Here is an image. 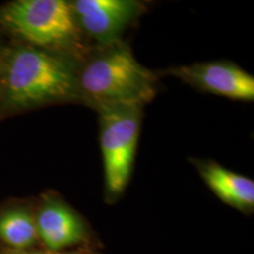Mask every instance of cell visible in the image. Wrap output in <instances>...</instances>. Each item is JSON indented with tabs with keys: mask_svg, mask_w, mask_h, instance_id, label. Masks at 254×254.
<instances>
[{
	"mask_svg": "<svg viewBox=\"0 0 254 254\" xmlns=\"http://www.w3.org/2000/svg\"><path fill=\"white\" fill-rule=\"evenodd\" d=\"M0 21L15 36L41 50L80 46L71 4L64 0H18L0 11Z\"/></svg>",
	"mask_w": 254,
	"mask_h": 254,
	"instance_id": "cell-3",
	"label": "cell"
},
{
	"mask_svg": "<svg viewBox=\"0 0 254 254\" xmlns=\"http://www.w3.org/2000/svg\"><path fill=\"white\" fill-rule=\"evenodd\" d=\"M200 177L225 204L240 211H250L254 206V182L232 172L213 161L196 163Z\"/></svg>",
	"mask_w": 254,
	"mask_h": 254,
	"instance_id": "cell-8",
	"label": "cell"
},
{
	"mask_svg": "<svg viewBox=\"0 0 254 254\" xmlns=\"http://www.w3.org/2000/svg\"><path fill=\"white\" fill-rule=\"evenodd\" d=\"M105 47L78 69V98L97 110L144 107L157 93L155 75L120 41Z\"/></svg>",
	"mask_w": 254,
	"mask_h": 254,
	"instance_id": "cell-1",
	"label": "cell"
},
{
	"mask_svg": "<svg viewBox=\"0 0 254 254\" xmlns=\"http://www.w3.org/2000/svg\"><path fill=\"white\" fill-rule=\"evenodd\" d=\"M78 68L71 59L33 46L11 53L4 72L6 100L14 107H34L78 98Z\"/></svg>",
	"mask_w": 254,
	"mask_h": 254,
	"instance_id": "cell-2",
	"label": "cell"
},
{
	"mask_svg": "<svg viewBox=\"0 0 254 254\" xmlns=\"http://www.w3.org/2000/svg\"><path fill=\"white\" fill-rule=\"evenodd\" d=\"M80 32L109 46L139 17L144 6L134 0H77L69 2Z\"/></svg>",
	"mask_w": 254,
	"mask_h": 254,
	"instance_id": "cell-5",
	"label": "cell"
},
{
	"mask_svg": "<svg viewBox=\"0 0 254 254\" xmlns=\"http://www.w3.org/2000/svg\"><path fill=\"white\" fill-rule=\"evenodd\" d=\"M98 112L106 193L110 196H118L125 190L132 173L142 107H106Z\"/></svg>",
	"mask_w": 254,
	"mask_h": 254,
	"instance_id": "cell-4",
	"label": "cell"
},
{
	"mask_svg": "<svg viewBox=\"0 0 254 254\" xmlns=\"http://www.w3.org/2000/svg\"><path fill=\"white\" fill-rule=\"evenodd\" d=\"M168 72L201 91L233 100L254 99L253 75L232 63H198L172 68Z\"/></svg>",
	"mask_w": 254,
	"mask_h": 254,
	"instance_id": "cell-6",
	"label": "cell"
},
{
	"mask_svg": "<svg viewBox=\"0 0 254 254\" xmlns=\"http://www.w3.org/2000/svg\"><path fill=\"white\" fill-rule=\"evenodd\" d=\"M38 238L49 251H63L87 239V230L80 217L67 205L47 200L36 219Z\"/></svg>",
	"mask_w": 254,
	"mask_h": 254,
	"instance_id": "cell-7",
	"label": "cell"
},
{
	"mask_svg": "<svg viewBox=\"0 0 254 254\" xmlns=\"http://www.w3.org/2000/svg\"><path fill=\"white\" fill-rule=\"evenodd\" d=\"M0 240L11 250H27L38 240L36 218L25 209H9L0 215Z\"/></svg>",
	"mask_w": 254,
	"mask_h": 254,
	"instance_id": "cell-9",
	"label": "cell"
},
{
	"mask_svg": "<svg viewBox=\"0 0 254 254\" xmlns=\"http://www.w3.org/2000/svg\"><path fill=\"white\" fill-rule=\"evenodd\" d=\"M4 254H91L86 252V251H44V252H32V251L26 250H8L4 252Z\"/></svg>",
	"mask_w": 254,
	"mask_h": 254,
	"instance_id": "cell-10",
	"label": "cell"
}]
</instances>
